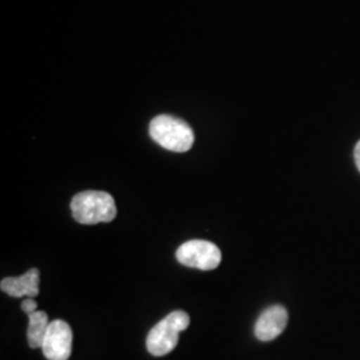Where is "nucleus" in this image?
<instances>
[{
  "instance_id": "nucleus-1",
  "label": "nucleus",
  "mask_w": 360,
  "mask_h": 360,
  "mask_svg": "<svg viewBox=\"0 0 360 360\" xmlns=\"http://www.w3.org/2000/svg\"><path fill=\"white\" fill-rule=\"evenodd\" d=\"M72 217L80 224L108 223L116 218L115 200L104 191H83L71 200Z\"/></svg>"
},
{
  "instance_id": "nucleus-2",
  "label": "nucleus",
  "mask_w": 360,
  "mask_h": 360,
  "mask_svg": "<svg viewBox=\"0 0 360 360\" xmlns=\"http://www.w3.org/2000/svg\"><path fill=\"white\" fill-rule=\"evenodd\" d=\"M150 136L155 143L172 153L191 150L195 136L186 122L171 115H159L150 123Z\"/></svg>"
},
{
  "instance_id": "nucleus-3",
  "label": "nucleus",
  "mask_w": 360,
  "mask_h": 360,
  "mask_svg": "<svg viewBox=\"0 0 360 360\" xmlns=\"http://www.w3.org/2000/svg\"><path fill=\"white\" fill-rule=\"evenodd\" d=\"M190 326V316L184 311H172L148 333L146 345L154 356H165L176 347L179 334Z\"/></svg>"
},
{
  "instance_id": "nucleus-4",
  "label": "nucleus",
  "mask_w": 360,
  "mask_h": 360,
  "mask_svg": "<svg viewBox=\"0 0 360 360\" xmlns=\"http://www.w3.org/2000/svg\"><path fill=\"white\" fill-rule=\"evenodd\" d=\"M176 260L191 269L215 270L221 262V252L218 245L208 240L195 239L180 245L176 250Z\"/></svg>"
},
{
  "instance_id": "nucleus-5",
  "label": "nucleus",
  "mask_w": 360,
  "mask_h": 360,
  "mask_svg": "<svg viewBox=\"0 0 360 360\" xmlns=\"http://www.w3.org/2000/svg\"><path fill=\"white\" fill-rule=\"evenodd\" d=\"M41 349L49 360L68 359L72 351V330L70 324L60 319L50 323Z\"/></svg>"
},
{
  "instance_id": "nucleus-6",
  "label": "nucleus",
  "mask_w": 360,
  "mask_h": 360,
  "mask_svg": "<svg viewBox=\"0 0 360 360\" xmlns=\"http://www.w3.org/2000/svg\"><path fill=\"white\" fill-rule=\"evenodd\" d=\"M288 323V312L283 306L275 304L264 309L255 323V336L262 342H270L282 334Z\"/></svg>"
},
{
  "instance_id": "nucleus-7",
  "label": "nucleus",
  "mask_w": 360,
  "mask_h": 360,
  "mask_svg": "<svg viewBox=\"0 0 360 360\" xmlns=\"http://www.w3.org/2000/svg\"><path fill=\"white\" fill-rule=\"evenodd\" d=\"M4 294L13 297H34L39 295V270L31 269L18 278H4L0 283Z\"/></svg>"
},
{
  "instance_id": "nucleus-8",
  "label": "nucleus",
  "mask_w": 360,
  "mask_h": 360,
  "mask_svg": "<svg viewBox=\"0 0 360 360\" xmlns=\"http://www.w3.org/2000/svg\"><path fill=\"white\" fill-rule=\"evenodd\" d=\"M28 330H27V340L31 348H41L44 338L49 330V316L43 311H37L28 315Z\"/></svg>"
},
{
  "instance_id": "nucleus-9",
  "label": "nucleus",
  "mask_w": 360,
  "mask_h": 360,
  "mask_svg": "<svg viewBox=\"0 0 360 360\" xmlns=\"http://www.w3.org/2000/svg\"><path fill=\"white\" fill-rule=\"evenodd\" d=\"M22 309L26 312L27 315H31L38 311V303L34 300V297H27L22 302Z\"/></svg>"
},
{
  "instance_id": "nucleus-10",
  "label": "nucleus",
  "mask_w": 360,
  "mask_h": 360,
  "mask_svg": "<svg viewBox=\"0 0 360 360\" xmlns=\"http://www.w3.org/2000/svg\"><path fill=\"white\" fill-rule=\"evenodd\" d=\"M354 156H355V163H356V167L359 169L360 172V141L355 147V151H354Z\"/></svg>"
}]
</instances>
